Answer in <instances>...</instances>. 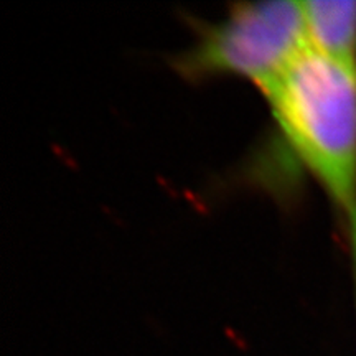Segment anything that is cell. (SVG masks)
<instances>
[{
    "label": "cell",
    "instance_id": "277c9868",
    "mask_svg": "<svg viewBox=\"0 0 356 356\" xmlns=\"http://www.w3.org/2000/svg\"><path fill=\"white\" fill-rule=\"evenodd\" d=\"M345 221H346V231H348L351 270H353V284H355V304H356V211L346 216Z\"/></svg>",
    "mask_w": 356,
    "mask_h": 356
},
{
    "label": "cell",
    "instance_id": "6da1fadb",
    "mask_svg": "<svg viewBox=\"0 0 356 356\" xmlns=\"http://www.w3.org/2000/svg\"><path fill=\"white\" fill-rule=\"evenodd\" d=\"M261 92L292 157L345 218L356 211V66L305 47Z\"/></svg>",
    "mask_w": 356,
    "mask_h": 356
},
{
    "label": "cell",
    "instance_id": "3957f363",
    "mask_svg": "<svg viewBox=\"0 0 356 356\" xmlns=\"http://www.w3.org/2000/svg\"><path fill=\"white\" fill-rule=\"evenodd\" d=\"M307 47L356 66V0H305Z\"/></svg>",
    "mask_w": 356,
    "mask_h": 356
},
{
    "label": "cell",
    "instance_id": "7a4b0ae2",
    "mask_svg": "<svg viewBox=\"0 0 356 356\" xmlns=\"http://www.w3.org/2000/svg\"><path fill=\"white\" fill-rule=\"evenodd\" d=\"M193 40L172 56L186 83L246 79L262 91L307 47L300 2L259 0L229 6L216 22H191Z\"/></svg>",
    "mask_w": 356,
    "mask_h": 356
}]
</instances>
